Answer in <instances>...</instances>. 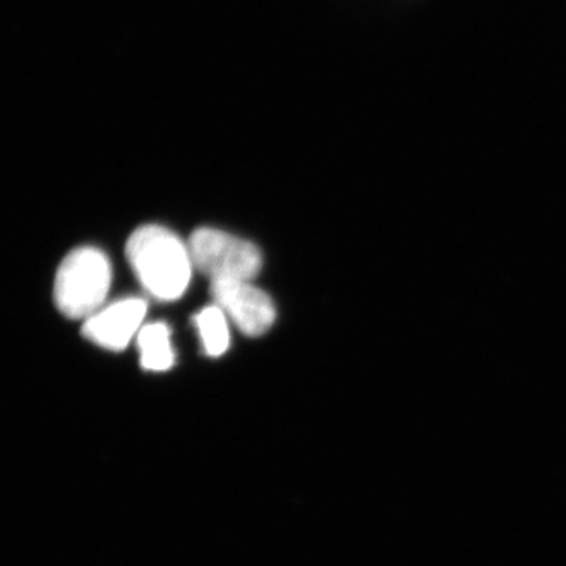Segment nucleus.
<instances>
[{
    "instance_id": "nucleus-1",
    "label": "nucleus",
    "mask_w": 566,
    "mask_h": 566,
    "mask_svg": "<svg viewBox=\"0 0 566 566\" xmlns=\"http://www.w3.org/2000/svg\"><path fill=\"white\" fill-rule=\"evenodd\" d=\"M126 256L144 289L159 301L182 296L191 281L192 259L177 234L145 226L129 237Z\"/></svg>"
},
{
    "instance_id": "nucleus-2",
    "label": "nucleus",
    "mask_w": 566,
    "mask_h": 566,
    "mask_svg": "<svg viewBox=\"0 0 566 566\" xmlns=\"http://www.w3.org/2000/svg\"><path fill=\"white\" fill-rule=\"evenodd\" d=\"M111 281L106 253L95 248L76 249L63 260L55 275V304L69 318L88 319L106 301Z\"/></svg>"
},
{
    "instance_id": "nucleus-3",
    "label": "nucleus",
    "mask_w": 566,
    "mask_h": 566,
    "mask_svg": "<svg viewBox=\"0 0 566 566\" xmlns=\"http://www.w3.org/2000/svg\"><path fill=\"white\" fill-rule=\"evenodd\" d=\"M189 252L193 266L210 275L211 281H252L262 270V253L256 245L221 230H196L189 240Z\"/></svg>"
},
{
    "instance_id": "nucleus-4",
    "label": "nucleus",
    "mask_w": 566,
    "mask_h": 566,
    "mask_svg": "<svg viewBox=\"0 0 566 566\" xmlns=\"http://www.w3.org/2000/svg\"><path fill=\"white\" fill-rule=\"evenodd\" d=\"M249 282L212 279L210 293L216 304L240 327L241 333L248 337H260L273 326L275 308L271 297Z\"/></svg>"
},
{
    "instance_id": "nucleus-5",
    "label": "nucleus",
    "mask_w": 566,
    "mask_h": 566,
    "mask_svg": "<svg viewBox=\"0 0 566 566\" xmlns=\"http://www.w3.org/2000/svg\"><path fill=\"white\" fill-rule=\"evenodd\" d=\"M145 314L147 301L139 297L117 301L91 316L82 327V335L111 352H122L139 331Z\"/></svg>"
},
{
    "instance_id": "nucleus-6",
    "label": "nucleus",
    "mask_w": 566,
    "mask_h": 566,
    "mask_svg": "<svg viewBox=\"0 0 566 566\" xmlns=\"http://www.w3.org/2000/svg\"><path fill=\"white\" fill-rule=\"evenodd\" d=\"M137 345L142 352L140 364L145 370L166 371L172 367L174 352L167 324L153 323L142 327Z\"/></svg>"
},
{
    "instance_id": "nucleus-7",
    "label": "nucleus",
    "mask_w": 566,
    "mask_h": 566,
    "mask_svg": "<svg viewBox=\"0 0 566 566\" xmlns=\"http://www.w3.org/2000/svg\"><path fill=\"white\" fill-rule=\"evenodd\" d=\"M200 337L203 340V349L208 356L219 357L229 349L230 334L227 326L226 312L218 304L205 307L193 316Z\"/></svg>"
}]
</instances>
